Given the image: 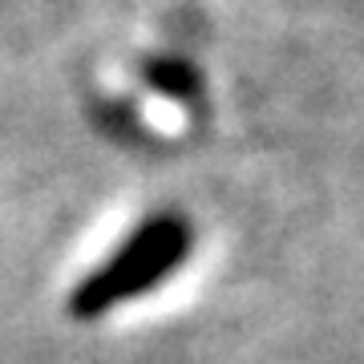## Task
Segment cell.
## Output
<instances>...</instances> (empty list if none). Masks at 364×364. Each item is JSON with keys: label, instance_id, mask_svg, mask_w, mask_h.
I'll return each mask as SVG.
<instances>
[]
</instances>
